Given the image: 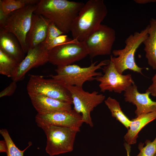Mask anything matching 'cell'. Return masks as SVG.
Returning a JSON list of instances; mask_svg holds the SVG:
<instances>
[{
    "instance_id": "6da1fadb",
    "label": "cell",
    "mask_w": 156,
    "mask_h": 156,
    "mask_svg": "<svg viewBox=\"0 0 156 156\" xmlns=\"http://www.w3.org/2000/svg\"><path fill=\"white\" fill-rule=\"evenodd\" d=\"M84 4L67 0H40L34 13L52 22L64 34L70 31L73 23Z\"/></svg>"
},
{
    "instance_id": "7a4b0ae2",
    "label": "cell",
    "mask_w": 156,
    "mask_h": 156,
    "mask_svg": "<svg viewBox=\"0 0 156 156\" xmlns=\"http://www.w3.org/2000/svg\"><path fill=\"white\" fill-rule=\"evenodd\" d=\"M107 13L103 0L87 1L79 11L72 24L73 39L84 41L101 24Z\"/></svg>"
},
{
    "instance_id": "3957f363",
    "label": "cell",
    "mask_w": 156,
    "mask_h": 156,
    "mask_svg": "<svg viewBox=\"0 0 156 156\" xmlns=\"http://www.w3.org/2000/svg\"><path fill=\"white\" fill-rule=\"evenodd\" d=\"M149 28L148 25L140 32H135L131 34L125 40V45L123 49L112 51L115 57L111 55L110 60L119 73L122 74L124 71L128 69L143 75L142 71L144 68L137 65L135 55L137 49L148 37Z\"/></svg>"
},
{
    "instance_id": "277c9868",
    "label": "cell",
    "mask_w": 156,
    "mask_h": 156,
    "mask_svg": "<svg viewBox=\"0 0 156 156\" xmlns=\"http://www.w3.org/2000/svg\"><path fill=\"white\" fill-rule=\"evenodd\" d=\"M110 62V60H104L96 65V61L86 67H81L75 64L58 66L55 70L57 74L49 76L58 80L63 85L83 88L86 81L94 80L95 77L102 76L103 75L101 72L96 71L101 69L102 66L108 64Z\"/></svg>"
},
{
    "instance_id": "5b68a950",
    "label": "cell",
    "mask_w": 156,
    "mask_h": 156,
    "mask_svg": "<svg viewBox=\"0 0 156 156\" xmlns=\"http://www.w3.org/2000/svg\"><path fill=\"white\" fill-rule=\"evenodd\" d=\"M47 138L46 152L53 156L71 152L80 128L49 126L42 129Z\"/></svg>"
},
{
    "instance_id": "8992f818",
    "label": "cell",
    "mask_w": 156,
    "mask_h": 156,
    "mask_svg": "<svg viewBox=\"0 0 156 156\" xmlns=\"http://www.w3.org/2000/svg\"><path fill=\"white\" fill-rule=\"evenodd\" d=\"M27 89L29 97L42 94L73 104L69 91L59 81L54 79H46L41 75H31Z\"/></svg>"
},
{
    "instance_id": "52a82bcc",
    "label": "cell",
    "mask_w": 156,
    "mask_h": 156,
    "mask_svg": "<svg viewBox=\"0 0 156 156\" xmlns=\"http://www.w3.org/2000/svg\"><path fill=\"white\" fill-rule=\"evenodd\" d=\"M70 92L72 99L74 109L82 116V121L90 127L93 126L91 112L104 100L105 96L94 91L90 93L83 88L63 85Z\"/></svg>"
},
{
    "instance_id": "ba28073f",
    "label": "cell",
    "mask_w": 156,
    "mask_h": 156,
    "mask_svg": "<svg viewBox=\"0 0 156 156\" xmlns=\"http://www.w3.org/2000/svg\"><path fill=\"white\" fill-rule=\"evenodd\" d=\"M36 7V5H26L10 13L2 28L16 36L25 54L28 51L26 37L31 27L32 15Z\"/></svg>"
},
{
    "instance_id": "9c48e42d",
    "label": "cell",
    "mask_w": 156,
    "mask_h": 156,
    "mask_svg": "<svg viewBox=\"0 0 156 156\" xmlns=\"http://www.w3.org/2000/svg\"><path fill=\"white\" fill-rule=\"evenodd\" d=\"M48 53L49 62L57 66L72 64L88 55L84 42L75 39L54 47L49 51Z\"/></svg>"
},
{
    "instance_id": "30bf717a",
    "label": "cell",
    "mask_w": 156,
    "mask_h": 156,
    "mask_svg": "<svg viewBox=\"0 0 156 156\" xmlns=\"http://www.w3.org/2000/svg\"><path fill=\"white\" fill-rule=\"evenodd\" d=\"M116 38L115 30L101 24L84 41L91 58L110 55Z\"/></svg>"
},
{
    "instance_id": "8fae6325",
    "label": "cell",
    "mask_w": 156,
    "mask_h": 156,
    "mask_svg": "<svg viewBox=\"0 0 156 156\" xmlns=\"http://www.w3.org/2000/svg\"><path fill=\"white\" fill-rule=\"evenodd\" d=\"M102 69L104 75L97 76L95 79L100 82L99 86L101 92L108 91L121 93L135 84L131 75H123L119 73L110 60L109 64L104 66Z\"/></svg>"
},
{
    "instance_id": "7c38bea8",
    "label": "cell",
    "mask_w": 156,
    "mask_h": 156,
    "mask_svg": "<svg viewBox=\"0 0 156 156\" xmlns=\"http://www.w3.org/2000/svg\"><path fill=\"white\" fill-rule=\"evenodd\" d=\"M35 121L42 129L49 126L80 128L83 123L81 114L74 109L44 114H37Z\"/></svg>"
},
{
    "instance_id": "4fadbf2b",
    "label": "cell",
    "mask_w": 156,
    "mask_h": 156,
    "mask_svg": "<svg viewBox=\"0 0 156 156\" xmlns=\"http://www.w3.org/2000/svg\"><path fill=\"white\" fill-rule=\"evenodd\" d=\"M49 51L42 44L29 49L27 55L19 64L11 78L16 82L22 80L27 73L34 68L49 62Z\"/></svg>"
},
{
    "instance_id": "5bb4252c",
    "label": "cell",
    "mask_w": 156,
    "mask_h": 156,
    "mask_svg": "<svg viewBox=\"0 0 156 156\" xmlns=\"http://www.w3.org/2000/svg\"><path fill=\"white\" fill-rule=\"evenodd\" d=\"M150 93L146 91L144 93H140L137 86L135 84L128 87L125 92L124 96L125 101L135 105V113L136 117L144 114L156 112V101L149 97Z\"/></svg>"
},
{
    "instance_id": "9a60e30c",
    "label": "cell",
    "mask_w": 156,
    "mask_h": 156,
    "mask_svg": "<svg viewBox=\"0 0 156 156\" xmlns=\"http://www.w3.org/2000/svg\"><path fill=\"white\" fill-rule=\"evenodd\" d=\"M50 21V20L41 15L33 14L31 27L26 39L28 50L44 41L46 37Z\"/></svg>"
},
{
    "instance_id": "2e32d148",
    "label": "cell",
    "mask_w": 156,
    "mask_h": 156,
    "mask_svg": "<svg viewBox=\"0 0 156 156\" xmlns=\"http://www.w3.org/2000/svg\"><path fill=\"white\" fill-rule=\"evenodd\" d=\"M38 114H47L55 112L68 111L72 109V104L54 99L42 94L29 97Z\"/></svg>"
},
{
    "instance_id": "e0dca14e",
    "label": "cell",
    "mask_w": 156,
    "mask_h": 156,
    "mask_svg": "<svg viewBox=\"0 0 156 156\" xmlns=\"http://www.w3.org/2000/svg\"><path fill=\"white\" fill-rule=\"evenodd\" d=\"M0 49L19 63L25 57V53L17 38L2 28H0Z\"/></svg>"
},
{
    "instance_id": "ac0fdd59",
    "label": "cell",
    "mask_w": 156,
    "mask_h": 156,
    "mask_svg": "<svg viewBox=\"0 0 156 156\" xmlns=\"http://www.w3.org/2000/svg\"><path fill=\"white\" fill-rule=\"evenodd\" d=\"M156 119V112L140 115L131 120L128 131L124 136L126 142L129 145L135 144L138 134L148 124Z\"/></svg>"
},
{
    "instance_id": "d6986e66",
    "label": "cell",
    "mask_w": 156,
    "mask_h": 156,
    "mask_svg": "<svg viewBox=\"0 0 156 156\" xmlns=\"http://www.w3.org/2000/svg\"><path fill=\"white\" fill-rule=\"evenodd\" d=\"M149 25L148 36L143 43L148 64L156 69V19L151 18Z\"/></svg>"
},
{
    "instance_id": "ffe728a7",
    "label": "cell",
    "mask_w": 156,
    "mask_h": 156,
    "mask_svg": "<svg viewBox=\"0 0 156 156\" xmlns=\"http://www.w3.org/2000/svg\"><path fill=\"white\" fill-rule=\"evenodd\" d=\"M104 102L109 110L112 116L116 118L128 129L131 123V120L122 111L119 103L115 99L110 96L105 100Z\"/></svg>"
},
{
    "instance_id": "44dd1931",
    "label": "cell",
    "mask_w": 156,
    "mask_h": 156,
    "mask_svg": "<svg viewBox=\"0 0 156 156\" xmlns=\"http://www.w3.org/2000/svg\"><path fill=\"white\" fill-rule=\"evenodd\" d=\"M19 63L0 49V74L11 77Z\"/></svg>"
},
{
    "instance_id": "7402d4cb",
    "label": "cell",
    "mask_w": 156,
    "mask_h": 156,
    "mask_svg": "<svg viewBox=\"0 0 156 156\" xmlns=\"http://www.w3.org/2000/svg\"><path fill=\"white\" fill-rule=\"evenodd\" d=\"M0 133L7 145L8 151L6 153L7 156H23L24 152L31 145V143H29V146L25 149L21 150L14 144L6 129H0Z\"/></svg>"
},
{
    "instance_id": "603a6c76",
    "label": "cell",
    "mask_w": 156,
    "mask_h": 156,
    "mask_svg": "<svg viewBox=\"0 0 156 156\" xmlns=\"http://www.w3.org/2000/svg\"><path fill=\"white\" fill-rule=\"evenodd\" d=\"M0 5L7 14L25 6L22 0H0Z\"/></svg>"
},
{
    "instance_id": "cb8c5ba5",
    "label": "cell",
    "mask_w": 156,
    "mask_h": 156,
    "mask_svg": "<svg viewBox=\"0 0 156 156\" xmlns=\"http://www.w3.org/2000/svg\"><path fill=\"white\" fill-rule=\"evenodd\" d=\"M63 34H64L50 21L48 25L46 38L42 44L46 49L55 38Z\"/></svg>"
},
{
    "instance_id": "d4e9b609",
    "label": "cell",
    "mask_w": 156,
    "mask_h": 156,
    "mask_svg": "<svg viewBox=\"0 0 156 156\" xmlns=\"http://www.w3.org/2000/svg\"><path fill=\"white\" fill-rule=\"evenodd\" d=\"M146 145L140 148V152L135 156H154L156 154V137L152 141L146 140Z\"/></svg>"
},
{
    "instance_id": "484cf974",
    "label": "cell",
    "mask_w": 156,
    "mask_h": 156,
    "mask_svg": "<svg viewBox=\"0 0 156 156\" xmlns=\"http://www.w3.org/2000/svg\"><path fill=\"white\" fill-rule=\"evenodd\" d=\"M73 40V39L68 37L66 35L63 34L55 38L46 49L49 51L56 46L69 43Z\"/></svg>"
},
{
    "instance_id": "4316f807",
    "label": "cell",
    "mask_w": 156,
    "mask_h": 156,
    "mask_svg": "<svg viewBox=\"0 0 156 156\" xmlns=\"http://www.w3.org/2000/svg\"><path fill=\"white\" fill-rule=\"evenodd\" d=\"M16 82L13 81L10 85L0 93V97L10 96L15 92L17 88Z\"/></svg>"
},
{
    "instance_id": "83f0119b",
    "label": "cell",
    "mask_w": 156,
    "mask_h": 156,
    "mask_svg": "<svg viewBox=\"0 0 156 156\" xmlns=\"http://www.w3.org/2000/svg\"><path fill=\"white\" fill-rule=\"evenodd\" d=\"M152 83L146 91L149 92L152 96L156 97V73L153 77Z\"/></svg>"
},
{
    "instance_id": "f1b7e54d",
    "label": "cell",
    "mask_w": 156,
    "mask_h": 156,
    "mask_svg": "<svg viewBox=\"0 0 156 156\" xmlns=\"http://www.w3.org/2000/svg\"><path fill=\"white\" fill-rule=\"evenodd\" d=\"M8 14H5L3 11L0 5V28H3L7 20Z\"/></svg>"
},
{
    "instance_id": "f546056e",
    "label": "cell",
    "mask_w": 156,
    "mask_h": 156,
    "mask_svg": "<svg viewBox=\"0 0 156 156\" xmlns=\"http://www.w3.org/2000/svg\"><path fill=\"white\" fill-rule=\"evenodd\" d=\"M8 146L7 143L4 140L0 141V152L7 153Z\"/></svg>"
},
{
    "instance_id": "4dcf8cb0",
    "label": "cell",
    "mask_w": 156,
    "mask_h": 156,
    "mask_svg": "<svg viewBox=\"0 0 156 156\" xmlns=\"http://www.w3.org/2000/svg\"><path fill=\"white\" fill-rule=\"evenodd\" d=\"M25 6L37 5L40 0H22Z\"/></svg>"
},
{
    "instance_id": "1f68e13d",
    "label": "cell",
    "mask_w": 156,
    "mask_h": 156,
    "mask_svg": "<svg viewBox=\"0 0 156 156\" xmlns=\"http://www.w3.org/2000/svg\"><path fill=\"white\" fill-rule=\"evenodd\" d=\"M134 1L139 4H145L156 2V0H134Z\"/></svg>"
},
{
    "instance_id": "d6a6232c",
    "label": "cell",
    "mask_w": 156,
    "mask_h": 156,
    "mask_svg": "<svg viewBox=\"0 0 156 156\" xmlns=\"http://www.w3.org/2000/svg\"><path fill=\"white\" fill-rule=\"evenodd\" d=\"M124 146L127 151V156H130V153L131 151L130 145L125 142L124 144Z\"/></svg>"
},
{
    "instance_id": "836d02e7",
    "label": "cell",
    "mask_w": 156,
    "mask_h": 156,
    "mask_svg": "<svg viewBox=\"0 0 156 156\" xmlns=\"http://www.w3.org/2000/svg\"><path fill=\"white\" fill-rule=\"evenodd\" d=\"M154 156H156V154H155V155H154Z\"/></svg>"
}]
</instances>
